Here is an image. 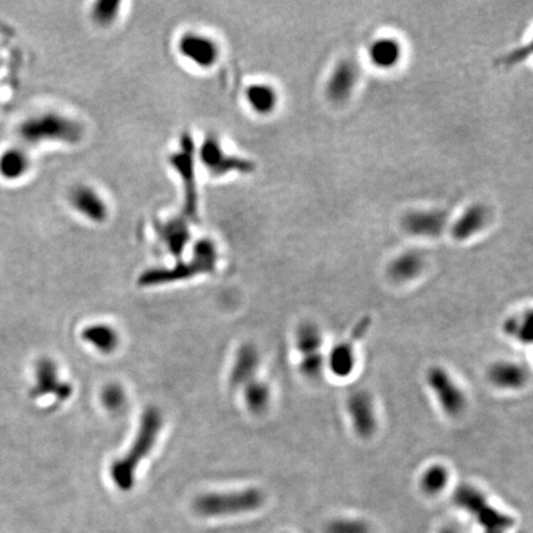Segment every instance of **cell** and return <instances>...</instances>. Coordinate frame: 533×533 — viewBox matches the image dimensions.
<instances>
[{
    "instance_id": "obj_1",
    "label": "cell",
    "mask_w": 533,
    "mask_h": 533,
    "mask_svg": "<svg viewBox=\"0 0 533 533\" xmlns=\"http://www.w3.org/2000/svg\"><path fill=\"white\" fill-rule=\"evenodd\" d=\"M162 428V416L158 411L151 407L141 418L139 431L128 453L114 462L110 468V477L117 489L121 491L131 490L135 484V474L139 463L144 461L155 447V441Z\"/></svg>"
},
{
    "instance_id": "obj_2",
    "label": "cell",
    "mask_w": 533,
    "mask_h": 533,
    "mask_svg": "<svg viewBox=\"0 0 533 533\" xmlns=\"http://www.w3.org/2000/svg\"><path fill=\"white\" fill-rule=\"evenodd\" d=\"M19 133L28 144L44 142H62L78 144L83 136V128L81 124L69 117L56 112H46L36 117H28L22 122Z\"/></svg>"
},
{
    "instance_id": "obj_3",
    "label": "cell",
    "mask_w": 533,
    "mask_h": 533,
    "mask_svg": "<svg viewBox=\"0 0 533 533\" xmlns=\"http://www.w3.org/2000/svg\"><path fill=\"white\" fill-rule=\"evenodd\" d=\"M264 502L260 489L248 488L230 493L201 495L194 501V510L204 517H223L258 510Z\"/></svg>"
},
{
    "instance_id": "obj_4",
    "label": "cell",
    "mask_w": 533,
    "mask_h": 533,
    "mask_svg": "<svg viewBox=\"0 0 533 533\" xmlns=\"http://www.w3.org/2000/svg\"><path fill=\"white\" fill-rule=\"evenodd\" d=\"M217 255L215 246L210 241H201L195 247L194 255L192 261L182 263L173 269H155L146 272L139 278L141 285H160V284L172 283L176 280H182L185 278H192L203 273L214 271L217 264Z\"/></svg>"
},
{
    "instance_id": "obj_5",
    "label": "cell",
    "mask_w": 533,
    "mask_h": 533,
    "mask_svg": "<svg viewBox=\"0 0 533 533\" xmlns=\"http://www.w3.org/2000/svg\"><path fill=\"white\" fill-rule=\"evenodd\" d=\"M426 383L447 416L457 418L463 415L468 405L466 393L446 368L431 366L426 373Z\"/></svg>"
},
{
    "instance_id": "obj_6",
    "label": "cell",
    "mask_w": 533,
    "mask_h": 533,
    "mask_svg": "<svg viewBox=\"0 0 533 533\" xmlns=\"http://www.w3.org/2000/svg\"><path fill=\"white\" fill-rule=\"evenodd\" d=\"M346 410L355 434L363 439H372L378 430L377 409L372 394L364 389L355 390L347 398Z\"/></svg>"
},
{
    "instance_id": "obj_7",
    "label": "cell",
    "mask_w": 533,
    "mask_h": 533,
    "mask_svg": "<svg viewBox=\"0 0 533 533\" xmlns=\"http://www.w3.org/2000/svg\"><path fill=\"white\" fill-rule=\"evenodd\" d=\"M178 51L187 61L206 69L215 66L220 58V47L217 41L205 33H184L178 42Z\"/></svg>"
},
{
    "instance_id": "obj_8",
    "label": "cell",
    "mask_w": 533,
    "mask_h": 533,
    "mask_svg": "<svg viewBox=\"0 0 533 533\" xmlns=\"http://www.w3.org/2000/svg\"><path fill=\"white\" fill-rule=\"evenodd\" d=\"M200 158L206 167V169H209L217 176H221L232 171L250 172L253 169V166L250 162L241 160L239 157L226 155L222 150L219 139L215 137H209L204 141V144L200 149Z\"/></svg>"
},
{
    "instance_id": "obj_9",
    "label": "cell",
    "mask_w": 533,
    "mask_h": 533,
    "mask_svg": "<svg viewBox=\"0 0 533 533\" xmlns=\"http://www.w3.org/2000/svg\"><path fill=\"white\" fill-rule=\"evenodd\" d=\"M487 378L494 388L505 391H516L527 384L530 372L520 362L502 359L490 364L487 371Z\"/></svg>"
},
{
    "instance_id": "obj_10",
    "label": "cell",
    "mask_w": 533,
    "mask_h": 533,
    "mask_svg": "<svg viewBox=\"0 0 533 533\" xmlns=\"http://www.w3.org/2000/svg\"><path fill=\"white\" fill-rule=\"evenodd\" d=\"M33 394L35 396L53 394L60 401H63L72 395V385L62 382L58 378L55 362L42 359L36 366V384Z\"/></svg>"
},
{
    "instance_id": "obj_11",
    "label": "cell",
    "mask_w": 533,
    "mask_h": 533,
    "mask_svg": "<svg viewBox=\"0 0 533 533\" xmlns=\"http://www.w3.org/2000/svg\"><path fill=\"white\" fill-rule=\"evenodd\" d=\"M71 204L82 215L93 222L105 221L109 215L105 200L95 189L79 185L71 192Z\"/></svg>"
},
{
    "instance_id": "obj_12",
    "label": "cell",
    "mask_w": 533,
    "mask_h": 533,
    "mask_svg": "<svg viewBox=\"0 0 533 533\" xmlns=\"http://www.w3.org/2000/svg\"><path fill=\"white\" fill-rule=\"evenodd\" d=\"M357 79L358 68L355 62L346 60L339 63L328 79V94L330 99L336 103L344 101L352 94Z\"/></svg>"
},
{
    "instance_id": "obj_13",
    "label": "cell",
    "mask_w": 533,
    "mask_h": 533,
    "mask_svg": "<svg viewBox=\"0 0 533 533\" xmlns=\"http://www.w3.org/2000/svg\"><path fill=\"white\" fill-rule=\"evenodd\" d=\"M358 341L352 337L344 342L335 344L326 355V366L336 378H348L353 374L357 364L355 344Z\"/></svg>"
},
{
    "instance_id": "obj_14",
    "label": "cell",
    "mask_w": 533,
    "mask_h": 533,
    "mask_svg": "<svg viewBox=\"0 0 533 533\" xmlns=\"http://www.w3.org/2000/svg\"><path fill=\"white\" fill-rule=\"evenodd\" d=\"M260 366V353L253 344H244L235 358L230 383L235 388H244V385L255 379Z\"/></svg>"
},
{
    "instance_id": "obj_15",
    "label": "cell",
    "mask_w": 533,
    "mask_h": 533,
    "mask_svg": "<svg viewBox=\"0 0 533 533\" xmlns=\"http://www.w3.org/2000/svg\"><path fill=\"white\" fill-rule=\"evenodd\" d=\"M446 220L441 211H414L404 219V228L412 235L433 237L442 232Z\"/></svg>"
},
{
    "instance_id": "obj_16",
    "label": "cell",
    "mask_w": 533,
    "mask_h": 533,
    "mask_svg": "<svg viewBox=\"0 0 533 533\" xmlns=\"http://www.w3.org/2000/svg\"><path fill=\"white\" fill-rule=\"evenodd\" d=\"M31 158L22 147H10L0 155V177L6 180H19L28 174Z\"/></svg>"
},
{
    "instance_id": "obj_17",
    "label": "cell",
    "mask_w": 533,
    "mask_h": 533,
    "mask_svg": "<svg viewBox=\"0 0 533 533\" xmlns=\"http://www.w3.org/2000/svg\"><path fill=\"white\" fill-rule=\"evenodd\" d=\"M423 258L417 252H406L398 255L389 264L388 274L396 283L411 282L422 272Z\"/></svg>"
},
{
    "instance_id": "obj_18",
    "label": "cell",
    "mask_w": 533,
    "mask_h": 533,
    "mask_svg": "<svg viewBox=\"0 0 533 533\" xmlns=\"http://www.w3.org/2000/svg\"><path fill=\"white\" fill-rule=\"evenodd\" d=\"M482 533H507L515 526L514 517L491 505L490 502L473 517Z\"/></svg>"
},
{
    "instance_id": "obj_19",
    "label": "cell",
    "mask_w": 533,
    "mask_h": 533,
    "mask_svg": "<svg viewBox=\"0 0 533 533\" xmlns=\"http://www.w3.org/2000/svg\"><path fill=\"white\" fill-rule=\"evenodd\" d=\"M323 335L321 328L311 321L300 323L295 331V348L300 357L323 353Z\"/></svg>"
},
{
    "instance_id": "obj_20",
    "label": "cell",
    "mask_w": 533,
    "mask_h": 533,
    "mask_svg": "<svg viewBox=\"0 0 533 533\" xmlns=\"http://www.w3.org/2000/svg\"><path fill=\"white\" fill-rule=\"evenodd\" d=\"M452 500L459 510L464 511L466 515L472 517L475 516L484 506L489 504L488 498L484 494L483 490L468 483L461 484L455 489Z\"/></svg>"
},
{
    "instance_id": "obj_21",
    "label": "cell",
    "mask_w": 533,
    "mask_h": 533,
    "mask_svg": "<svg viewBox=\"0 0 533 533\" xmlns=\"http://www.w3.org/2000/svg\"><path fill=\"white\" fill-rule=\"evenodd\" d=\"M450 469L441 463H433L428 466L418 479V487L422 494L428 496H437L442 494L450 484Z\"/></svg>"
},
{
    "instance_id": "obj_22",
    "label": "cell",
    "mask_w": 533,
    "mask_h": 533,
    "mask_svg": "<svg viewBox=\"0 0 533 533\" xmlns=\"http://www.w3.org/2000/svg\"><path fill=\"white\" fill-rule=\"evenodd\" d=\"M488 219L485 208L482 205H473L463 212L455 226L452 228V235L457 239H466L472 237L473 235L479 232L484 228Z\"/></svg>"
},
{
    "instance_id": "obj_23",
    "label": "cell",
    "mask_w": 533,
    "mask_h": 533,
    "mask_svg": "<svg viewBox=\"0 0 533 533\" xmlns=\"http://www.w3.org/2000/svg\"><path fill=\"white\" fill-rule=\"evenodd\" d=\"M246 100L257 114H271L278 104L277 92L268 84H252L246 89Z\"/></svg>"
},
{
    "instance_id": "obj_24",
    "label": "cell",
    "mask_w": 533,
    "mask_h": 533,
    "mask_svg": "<svg viewBox=\"0 0 533 533\" xmlns=\"http://www.w3.org/2000/svg\"><path fill=\"white\" fill-rule=\"evenodd\" d=\"M82 337L87 344L103 353H111L119 346V335L111 326L100 323L93 325L84 330Z\"/></svg>"
},
{
    "instance_id": "obj_25",
    "label": "cell",
    "mask_w": 533,
    "mask_h": 533,
    "mask_svg": "<svg viewBox=\"0 0 533 533\" xmlns=\"http://www.w3.org/2000/svg\"><path fill=\"white\" fill-rule=\"evenodd\" d=\"M244 399L247 409L253 414H261L266 411L271 401V389L268 384L253 379L246 384L244 388Z\"/></svg>"
},
{
    "instance_id": "obj_26",
    "label": "cell",
    "mask_w": 533,
    "mask_h": 533,
    "mask_svg": "<svg viewBox=\"0 0 533 533\" xmlns=\"http://www.w3.org/2000/svg\"><path fill=\"white\" fill-rule=\"evenodd\" d=\"M400 47L393 39H380L371 47V58L374 65L382 68H389L399 61Z\"/></svg>"
},
{
    "instance_id": "obj_27",
    "label": "cell",
    "mask_w": 533,
    "mask_h": 533,
    "mask_svg": "<svg viewBox=\"0 0 533 533\" xmlns=\"http://www.w3.org/2000/svg\"><path fill=\"white\" fill-rule=\"evenodd\" d=\"M531 311L528 310L525 314L511 316L504 322V332L509 337H514L520 344H531L532 339V328H531Z\"/></svg>"
},
{
    "instance_id": "obj_28",
    "label": "cell",
    "mask_w": 533,
    "mask_h": 533,
    "mask_svg": "<svg viewBox=\"0 0 533 533\" xmlns=\"http://www.w3.org/2000/svg\"><path fill=\"white\" fill-rule=\"evenodd\" d=\"M325 533H372V528L359 517L342 516L328 522Z\"/></svg>"
},
{
    "instance_id": "obj_29",
    "label": "cell",
    "mask_w": 533,
    "mask_h": 533,
    "mask_svg": "<svg viewBox=\"0 0 533 533\" xmlns=\"http://www.w3.org/2000/svg\"><path fill=\"white\" fill-rule=\"evenodd\" d=\"M326 368V355L323 353L300 357L299 372L309 380H317L322 377Z\"/></svg>"
},
{
    "instance_id": "obj_30",
    "label": "cell",
    "mask_w": 533,
    "mask_h": 533,
    "mask_svg": "<svg viewBox=\"0 0 533 533\" xmlns=\"http://www.w3.org/2000/svg\"><path fill=\"white\" fill-rule=\"evenodd\" d=\"M120 3L117 0H100L93 6L92 15L95 22L108 26L117 20L120 12Z\"/></svg>"
},
{
    "instance_id": "obj_31",
    "label": "cell",
    "mask_w": 533,
    "mask_h": 533,
    "mask_svg": "<svg viewBox=\"0 0 533 533\" xmlns=\"http://www.w3.org/2000/svg\"><path fill=\"white\" fill-rule=\"evenodd\" d=\"M103 403L111 411H117L125 404V393L119 385L111 384L103 391Z\"/></svg>"
},
{
    "instance_id": "obj_32",
    "label": "cell",
    "mask_w": 533,
    "mask_h": 533,
    "mask_svg": "<svg viewBox=\"0 0 533 533\" xmlns=\"http://www.w3.org/2000/svg\"><path fill=\"white\" fill-rule=\"evenodd\" d=\"M439 533H461V531L458 530V528L455 527V526H452V525H447V526H443V527L441 528L439 530Z\"/></svg>"
}]
</instances>
